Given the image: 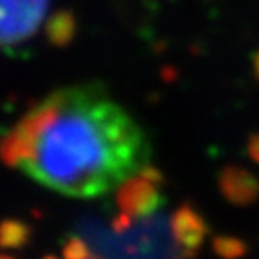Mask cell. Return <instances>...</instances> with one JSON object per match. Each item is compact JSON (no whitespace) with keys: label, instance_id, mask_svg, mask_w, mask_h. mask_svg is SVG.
<instances>
[{"label":"cell","instance_id":"6da1fadb","mask_svg":"<svg viewBox=\"0 0 259 259\" xmlns=\"http://www.w3.org/2000/svg\"><path fill=\"white\" fill-rule=\"evenodd\" d=\"M150 155L144 130L101 83L51 92L2 141L9 167L74 198H96L119 187Z\"/></svg>","mask_w":259,"mask_h":259},{"label":"cell","instance_id":"7a4b0ae2","mask_svg":"<svg viewBox=\"0 0 259 259\" xmlns=\"http://www.w3.org/2000/svg\"><path fill=\"white\" fill-rule=\"evenodd\" d=\"M47 8L49 0H2V45L6 51L34 36Z\"/></svg>","mask_w":259,"mask_h":259},{"label":"cell","instance_id":"3957f363","mask_svg":"<svg viewBox=\"0 0 259 259\" xmlns=\"http://www.w3.org/2000/svg\"><path fill=\"white\" fill-rule=\"evenodd\" d=\"M158 184L150 182L141 173L139 177H130L119 186L115 193V202L122 212H128L132 218H148L153 216L166 202V196L160 193Z\"/></svg>","mask_w":259,"mask_h":259},{"label":"cell","instance_id":"277c9868","mask_svg":"<svg viewBox=\"0 0 259 259\" xmlns=\"http://www.w3.org/2000/svg\"><path fill=\"white\" fill-rule=\"evenodd\" d=\"M218 186L232 205H252L259 198V178L239 166H225L218 175Z\"/></svg>","mask_w":259,"mask_h":259},{"label":"cell","instance_id":"5b68a950","mask_svg":"<svg viewBox=\"0 0 259 259\" xmlns=\"http://www.w3.org/2000/svg\"><path fill=\"white\" fill-rule=\"evenodd\" d=\"M171 231H173L175 241L180 247L196 250L205 239L209 227L193 207L182 205L171 218Z\"/></svg>","mask_w":259,"mask_h":259},{"label":"cell","instance_id":"8992f818","mask_svg":"<svg viewBox=\"0 0 259 259\" xmlns=\"http://www.w3.org/2000/svg\"><path fill=\"white\" fill-rule=\"evenodd\" d=\"M74 32H76V18L70 11H61L54 13L47 20L45 25V36L53 45H67L72 41Z\"/></svg>","mask_w":259,"mask_h":259},{"label":"cell","instance_id":"52a82bcc","mask_svg":"<svg viewBox=\"0 0 259 259\" xmlns=\"http://www.w3.org/2000/svg\"><path fill=\"white\" fill-rule=\"evenodd\" d=\"M31 239V227L20 220H4L0 229V243L4 248H22Z\"/></svg>","mask_w":259,"mask_h":259},{"label":"cell","instance_id":"ba28073f","mask_svg":"<svg viewBox=\"0 0 259 259\" xmlns=\"http://www.w3.org/2000/svg\"><path fill=\"white\" fill-rule=\"evenodd\" d=\"M212 250L222 259H239L248 252L247 243L232 236H216L212 239Z\"/></svg>","mask_w":259,"mask_h":259},{"label":"cell","instance_id":"9c48e42d","mask_svg":"<svg viewBox=\"0 0 259 259\" xmlns=\"http://www.w3.org/2000/svg\"><path fill=\"white\" fill-rule=\"evenodd\" d=\"M65 259H90V252L87 243L79 236H70L63 245Z\"/></svg>","mask_w":259,"mask_h":259},{"label":"cell","instance_id":"30bf717a","mask_svg":"<svg viewBox=\"0 0 259 259\" xmlns=\"http://www.w3.org/2000/svg\"><path fill=\"white\" fill-rule=\"evenodd\" d=\"M139 173H141L144 178H148V180H150V182H153V184H158V186H162V184H164V175H162L157 167L150 166V164H146V166L142 167Z\"/></svg>","mask_w":259,"mask_h":259},{"label":"cell","instance_id":"8fae6325","mask_svg":"<svg viewBox=\"0 0 259 259\" xmlns=\"http://www.w3.org/2000/svg\"><path fill=\"white\" fill-rule=\"evenodd\" d=\"M130 227H132V216L128 212H121L119 216H115L112 222V229L115 232H126L130 231Z\"/></svg>","mask_w":259,"mask_h":259},{"label":"cell","instance_id":"7c38bea8","mask_svg":"<svg viewBox=\"0 0 259 259\" xmlns=\"http://www.w3.org/2000/svg\"><path fill=\"white\" fill-rule=\"evenodd\" d=\"M248 155L252 160L259 164V134H254L248 139Z\"/></svg>","mask_w":259,"mask_h":259},{"label":"cell","instance_id":"4fadbf2b","mask_svg":"<svg viewBox=\"0 0 259 259\" xmlns=\"http://www.w3.org/2000/svg\"><path fill=\"white\" fill-rule=\"evenodd\" d=\"M254 72H255V77L259 79V53L254 56Z\"/></svg>","mask_w":259,"mask_h":259},{"label":"cell","instance_id":"5bb4252c","mask_svg":"<svg viewBox=\"0 0 259 259\" xmlns=\"http://www.w3.org/2000/svg\"><path fill=\"white\" fill-rule=\"evenodd\" d=\"M44 259H56V257H54V255H45Z\"/></svg>","mask_w":259,"mask_h":259},{"label":"cell","instance_id":"9a60e30c","mask_svg":"<svg viewBox=\"0 0 259 259\" xmlns=\"http://www.w3.org/2000/svg\"><path fill=\"white\" fill-rule=\"evenodd\" d=\"M2 259H13V257H9V255H2Z\"/></svg>","mask_w":259,"mask_h":259}]
</instances>
